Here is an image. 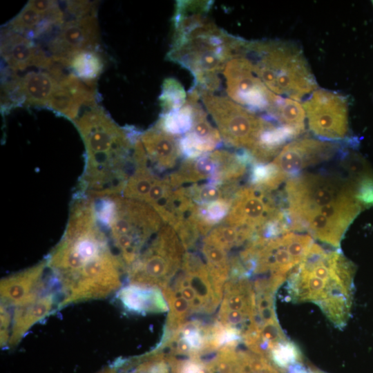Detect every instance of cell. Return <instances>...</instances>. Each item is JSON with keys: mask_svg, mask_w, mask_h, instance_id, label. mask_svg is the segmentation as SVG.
<instances>
[{"mask_svg": "<svg viewBox=\"0 0 373 373\" xmlns=\"http://www.w3.org/2000/svg\"><path fill=\"white\" fill-rule=\"evenodd\" d=\"M363 178L325 173H305L286 181L285 193L291 231H306L316 240L340 247L341 242L361 211Z\"/></svg>", "mask_w": 373, "mask_h": 373, "instance_id": "obj_1", "label": "cell"}, {"mask_svg": "<svg viewBox=\"0 0 373 373\" xmlns=\"http://www.w3.org/2000/svg\"><path fill=\"white\" fill-rule=\"evenodd\" d=\"M211 3L181 1L173 18L174 35L169 61L189 70L193 88L213 93L220 87L218 74L233 57L242 54L247 41L218 27L207 16Z\"/></svg>", "mask_w": 373, "mask_h": 373, "instance_id": "obj_2", "label": "cell"}, {"mask_svg": "<svg viewBox=\"0 0 373 373\" xmlns=\"http://www.w3.org/2000/svg\"><path fill=\"white\" fill-rule=\"evenodd\" d=\"M85 144L84 195L93 198L122 195L135 171L137 133L117 126L97 104L75 119Z\"/></svg>", "mask_w": 373, "mask_h": 373, "instance_id": "obj_3", "label": "cell"}, {"mask_svg": "<svg viewBox=\"0 0 373 373\" xmlns=\"http://www.w3.org/2000/svg\"><path fill=\"white\" fill-rule=\"evenodd\" d=\"M354 273V265L340 250L314 242L287 278L288 298L317 305L334 325L343 328L351 314Z\"/></svg>", "mask_w": 373, "mask_h": 373, "instance_id": "obj_4", "label": "cell"}, {"mask_svg": "<svg viewBox=\"0 0 373 373\" xmlns=\"http://www.w3.org/2000/svg\"><path fill=\"white\" fill-rule=\"evenodd\" d=\"M93 201L97 218L127 271L165 224L143 202L122 195L93 198Z\"/></svg>", "mask_w": 373, "mask_h": 373, "instance_id": "obj_5", "label": "cell"}, {"mask_svg": "<svg viewBox=\"0 0 373 373\" xmlns=\"http://www.w3.org/2000/svg\"><path fill=\"white\" fill-rule=\"evenodd\" d=\"M254 70L264 84L283 97L301 101L317 89V84L302 50L282 41H247Z\"/></svg>", "mask_w": 373, "mask_h": 373, "instance_id": "obj_6", "label": "cell"}, {"mask_svg": "<svg viewBox=\"0 0 373 373\" xmlns=\"http://www.w3.org/2000/svg\"><path fill=\"white\" fill-rule=\"evenodd\" d=\"M314 243L309 234L295 232L269 239L254 238L236 258L247 276L267 277L283 285Z\"/></svg>", "mask_w": 373, "mask_h": 373, "instance_id": "obj_7", "label": "cell"}, {"mask_svg": "<svg viewBox=\"0 0 373 373\" xmlns=\"http://www.w3.org/2000/svg\"><path fill=\"white\" fill-rule=\"evenodd\" d=\"M186 250L174 229L164 224L128 268L129 284L166 287L181 268Z\"/></svg>", "mask_w": 373, "mask_h": 373, "instance_id": "obj_8", "label": "cell"}, {"mask_svg": "<svg viewBox=\"0 0 373 373\" xmlns=\"http://www.w3.org/2000/svg\"><path fill=\"white\" fill-rule=\"evenodd\" d=\"M199 93L207 111L217 126L222 140L229 146L250 153L273 122L228 97L209 92Z\"/></svg>", "mask_w": 373, "mask_h": 373, "instance_id": "obj_9", "label": "cell"}, {"mask_svg": "<svg viewBox=\"0 0 373 373\" xmlns=\"http://www.w3.org/2000/svg\"><path fill=\"white\" fill-rule=\"evenodd\" d=\"M180 300L192 315H211L219 309L223 292L213 282L201 254L186 251L179 271L162 289Z\"/></svg>", "mask_w": 373, "mask_h": 373, "instance_id": "obj_10", "label": "cell"}, {"mask_svg": "<svg viewBox=\"0 0 373 373\" xmlns=\"http://www.w3.org/2000/svg\"><path fill=\"white\" fill-rule=\"evenodd\" d=\"M222 73L228 97L252 111L267 113L280 97L264 84L251 59L245 54L231 58Z\"/></svg>", "mask_w": 373, "mask_h": 373, "instance_id": "obj_11", "label": "cell"}, {"mask_svg": "<svg viewBox=\"0 0 373 373\" xmlns=\"http://www.w3.org/2000/svg\"><path fill=\"white\" fill-rule=\"evenodd\" d=\"M308 127L318 138L336 142L347 138L349 131L347 97L317 88L303 103Z\"/></svg>", "mask_w": 373, "mask_h": 373, "instance_id": "obj_12", "label": "cell"}, {"mask_svg": "<svg viewBox=\"0 0 373 373\" xmlns=\"http://www.w3.org/2000/svg\"><path fill=\"white\" fill-rule=\"evenodd\" d=\"M220 324L191 319L175 331L163 334L155 347L166 356L206 358L220 349L218 338Z\"/></svg>", "mask_w": 373, "mask_h": 373, "instance_id": "obj_13", "label": "cell"}, {"mask_svg": "<svg viewBox=\"0 0 373 373\" xmlns=\"http://www.w3.org/2000/svg\"><path fill=\"white\" fill-rule=\"evenodd\" d=\"M283 211L269 191L249 184L240 186L234 194L223 223L245 229L254 235Z\"/></svg>", "mask_w": 373, "mask_h": 373, "instance_id": "obj_14", "label": "cell"}, {"mask_svg": "<svg viewBox=\"0 0 373 373\" xmlns=\"http://www.w3.org/2000/svg\"><path fill=\"white\" fill-rule=\"evenodd\" d=\"M256 300L253 280L247 277H229L224 285L217 321L242 337L254 323Z\"/></svg>", "mask_w": 373, "mask_h": 373, "instance_id": "obj_15", "label": "cell"}, {"mask_svg": "<svg viewBox=\"0 0 373 373\" xmlns=\"http://www.w3.org/2000/svg\"><path fill=\"white\" fill-rule=\"evenodd\" d=\"M341 152L342 146L336 142L305 137L287 143L271 162L287 180Z\"/></svg>", "mask_w": 373, "mask_h": 373, "instance_id": "obj_16", "label": "cell"}, {"mask_svg": "<svg viewBox=\"0 0 373 373\" xmlns=\"http://www.w3.org/2000/svg\"><path fill=\"white\" fill-rule=\"evenodd\" d=\"M99 30L96 13L66 20L57 35L49 42L52 58L68 66L70 57L82 50H95L99 44Z\"/></svg>", "mask_w": 373, "mask_h": 373, "instance_id": "obj_17", "label": "cell"}, {"mask_svg": "<svg viewBox=\"0 0 373 373\" xmlns=\"http://www.w3.org/2000/svg\"><path fill=\"white\" fill-rule=\"evenodd\" d=\"M47 269L46 259L23 271L1 279V303L8 306H21L31 303L50 290L42 277Z\"/></svg>", "mask_w": 373, "mask_h": 373, "instance_id": "obj_18", "label": "cell"}, {"mask_svg": "<svg viewBox=\"0 0 373 373\" xmlns=\"http://www.w3.org/2000/svg\"><path fill=\"white\" fill-rule=\"evenodd\" d=\"M1 55L14 71L30 66L48 70L54 66L52 58L48 57L30 39L8 28L1 31Z\"/></svg>", "mask_w": 373, "mask_h": 373, "instance_id": "obj_19", "label": "cell"}, {"mask_svg": "<svg viewBox=\"0 0 373 373\" xmlns=\"http://www.w3.org/2000/svg\"><path fill=\"white\" fill-rule=\"evenodd\" d=\"M86 84L74 73L64 75L59 81L46 106L74 121L79 117L82 106L97 104L94 90Z\"/></svg>", "mask_w": 373, "mask_h": 373, "instance_id": "obj_20", "label": "cell"}, {"mask_svg": "<svg viewBox=\"0 0 373 373\" xmlns=\"http://www.w3.org/2000/svg\"><path fill=\"white\" fill-rule=\"evenodd\" d=\"M140 141L149 162L159 171L174 168L182 155L175 136L155 125L140 134Z\"/></svg>", "mask_w": 373, "mask_h": 373, "instance_id": "obj_21", "label": "cell"}, {"mask_svg": "<svg viewBox=\"0 0 373 373\" xmlns=\"http://www.w3.org/2000/svg\"><path fill=\"white\" fill-rule=\"evenodd\" d=\"M56 292L49 291L34 301L15 307L8 345L18 344L29 329L46 317L56 303Z\"/></svg>", "mask_w": 373, "mask_h": 373, "instance_id": "obj_22", "label": "cell"}, {"mask_svg": "<svg viewBox=\"0 0 373 373\" xmlns=\"http://www.w3.org/2000/svg\"><path fill=\"white\" fill-rule=\"evenodd\" d=\"M116 298L126 311L132 313L146 314L169 311L162 291L156 287L129 284L117 291Z\"/></svg>", "mask_w": 373, "mask_h": 373, "instance_id": "obj_23", "label": "cell"}, {"mask_svg": "<svg viewBox=\"0 0 373 373\" xmlns=\"http://www.w3.org/2000/svg\"><path fill=\"white\" fill-rule=\"evenodd\" d=\"M59 79L49 71H31L21 79L25 103L37 106H46Z\"/></svg>", "mask_w": 373, "mask_h": 373, "instance_id": "obj_24", "label": "cell"}, {"mask_svg": "<svg viewBox=\"0 0 373 373\" xmlns=\"http://www.w3.org/2000/svg\"><path fill=\"white\" fill-rule=\"evenodd\" d=\"M297 137L305 129V112L300 101L280 97L266 115Z\"/></svg>", "mask_w": 373, "mask_h": 373, "instance_id": "obj_25", "label": "cell"}, {"mask_svg": "<svg viewBox=\"0 0 373 373\" xmlns=\"http://www.w3.org/2000/svg\"><path fill=\"white\" fill-rule=\"evenodd\" d=\"M200 254L213 282L216 287L223 292L224 285L230 276L229 252L204 238Z\"/></svg>", "mask_w": 373, "mask_h": 373, "instance_id": "obj_26", "label": "cell"}, {"mask_svg": "<svg viewBox=\"0 0 373 373\" xmlns=\"http://www.w3.org/2000/svg\"><path fill=\"white\" fill-rule=\"evenodd\" d=\"M104 63L95 50H82L74 53L69 59L68 66L74 74L88 86L93 87L102 73Z\"/></svg>", "mask_w": 373, "mask_h": 373, "instance_id": "obj_27", "label": "cell"}, {"mask_svg": "<svg viewBox=\"0 0 373 373\" xmlns=\"http://www.w3.org/2000/svg\"><path fill=\"white\" fill-rule=\"evenodd\" d=\"M157 178L148 163L138 164L127 180L122 196L144 202Z\"/></svg>", "mask_w": 373, "mask_h": 373, "instance_id": "obj_28", "label": "cell"}, {"mask_svg": "<svg viewBox=\"0 0 373 373\" xmlns=\"http://www.w3.org/2000/svg\"><path fill=\"white\" fill-rule=\"evenodd\" d=\"M193 122V105L187 99L186 103L181 108L162 114L155 126L173 136L184 135L191 131Z\"/></svg>", "mask_w": 373, "mask_h": 373, "instance_id": "obj_29", "label": "cell"}, {"mask_svg": "<svg viewBox=\"0 0 373 373\" xmlns=\"http://www.w3.org/2000/svg\"><path fill=\"white\" fill-rule=\"evenodd\" d=\"M268 357L249 350H237L235 373H283Z\"/></svg>", "mask_w": 373, "mask_h": 373, "instance_id": "obj_30", "label": "cell"}, {"mask_svg": "<svg viewBox=\"0 0 373 373\" xmlns=\"http://www.w3.org/2000/svg\"><path fill=\"white\" fill-rule=\"evenodd\" d=\"M187 93L183 86L174 78H167L163 82L162 93L159 97L162 113L177 111L185 105Z\"/></svg>", "mask_w": 373, "mask_h": 373, "instance_id": "obj_31", "label": "cell"}, {"mask_svg": "<svg viewBox=\"0 0 373 373\" xmlns=\"http://www.w3.org/2000/svg\"><path fill=\"white\" fill-rule=\"evenodd\" d=\"M44 19L42 15L28 2L21 11L8 23V28L31 39L34 38L36 30Z\"/></svg>", "mask_w": 373, "mask_h": 373, "instance_id": "obj_32", "label": "cell"}, {"mask_svg": "<svg viewBox=\"0 0 373 373\" xmlns=\"http://www.w3.org/2000/svg\"><path fill=\"white\" fill-rule=\"evenodd\" d=\"M300 358L298 347L288 340L276 346L269 356V359L283 371L300 363Z\"/></svg>", "mask_w": 373, "mask_h": 373, "instance_id": "obj_33", "label": "cell"}, {"mask_svg": "<svg viewBox=\"0 0 373 373\" xmlns=\"http://www.w3.org/2000/svg\"><path fill=\"white\" fill-rule=\"evenodd\" d=\"M12 325L11 316L6 305H1V346L8 345L10 336V326Z\"/></svg>", "mask_w": 373, "mask_h": 373, "instance_id": "obj_34", "label": "cell"}, {"mask_svg": "<svg viewBox=\"0 0 373 373\" xmlns=\"http://www.w3.org/2000/svg\"><path fill=\"white\" fill-rule=\"evenodd\" d=\"M205 364H206V371L205 373H218L216 372L208 364L206 358H205Z\"/></svg>", "mask_w": 373, "mask_h": 373, "instance_id": "obj_35", "label": "cell"}, {"mask_svg": "<svg viewBox=\"0 0 373 373\" xmlns=\"http://www.w3.org/2000/svg\"><path fill=\"white\" fill-rule=\"evenodd\" d=\"M101 373H117L116 370L113 367L109 370H104Z\"/></svg>", "mask_w": 373, "mask_h": 373, "instance_id": "obj_36", "label": "cell"}]
</instances>
